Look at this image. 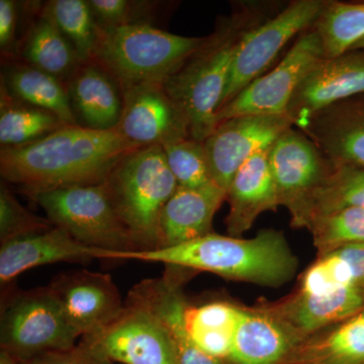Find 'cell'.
Instances as JSON below:
<instances>
[{
  "label": "cell",
  "instance_id": "6da1fadb",
  "mask_svg": "<svg viewBox=\"0 0 364 364\" xmlns=\"http://www.w3.org/2000/svg\"><path fill=\"white\" fill-rule=\"evenodd\" d=\"M141 147L144 146L131 142L117 129L65 126L28 145L1 148L0 174L26 195L100 184L117 163Z\"/></svg>",
  "mask_w": 364,
  "mask_h": 364
},
{
  "label": "cell",
  "instance_id": "7a4b0ae2",
  "mask_svg": "<svg viewBox=\"0 0 364 364\" xmlns=\"http://www.w3.org/2000/svg\"><path fill=\"white\" fill-rule=\"evenodd\" d=\"M95 258L161 262L170 267L214 273L225 279L279 287L291 282L299 262L282 232L263 230L250 239L210 233L171 247L107 252Z\"/></svg>",
  "mask_w": 364,
  "mask_h": 364
},
{
  "label": "cell",
  "instance_id": "3957f363",
  "mask_svg": "<svg viewBox=\"0 0 364 364\" xmlns=\"http://www.w3.org/2000/svg\"><path fill=\"white\" fill-rule=\"evenodd\" d=\"M257 23L248 13L225 18L200 48L164 83L188 126L189 136L203 142L217 127L215 116L226 92L239 43Z\"/></svg>",
  "mask_w": 364,
  "mask_h": 364
},
{
  "label": "cell",
  "instance_id": "277c9868",
  "mask_svg": "<svg viewBox=\"0 0 364 364\" xmlns=\"http://www.w3.org/2000/svg\"><path fill=\"white\" fill-rule=\"evenodd\" d=\"M205 40L174 35L150 23L98 26L91 62L104 69L121 91L143 85H163Z\"/></svg>",
  "mask_w": 364,
  "mask_h": 364
},
{
  "label": "cell",
  "instance_id": "5b68a950",
  "mask_svg": "<svg viewBox=\"0 0 364 364\" xmlns=\"http://www.w3.org/2000/svg\"><path fill=\"white\" fill-rule=\"evenodd\" d=\"M105 184L136 250L159 248L163 208L178 188L161 146H144L127 155Z\"/></svg>",
  "mask_w": 364,
  "mask_h": 364
},
{
  "label": "cell",
  "instance_id": "8992f818",
  "mask_svg": "<svg viewBox=\"0 0 364 364\" xmlns=\"http://www.w3.org/2000/svg\"><path fill=\"white\" fill-rule=\"evenodd\" d=\"M80 334L70 325L51 287L11 291L2 298L0 344L21 363L77 346Z\"/></svg>",
  "mask_w": 364,
  "mask_h": 364
},
{
  "label": "cell",
  "instance_id": "52a82bcc",
  "mask_svg": "<svg viewBox=\"0 0 364 364\" xmlns=\"http://www.w3.org/2000/svg\"><path fill=\"white\" fill-rule=\"evenodd\" d=\"M26 196L45 210L54 226L65 230L87 247L107 252L136 250L130 232L112 205L105 182Z\"/></svg>",
  "mask_w": 364,
  "mask_h": 364
},
{
  "label": "cell",
  "instance_id": "ba28073f",
  "mask_svg": "<svg viewBox=\"0 0 364 364\" xmlns=\"http://www.w3.org/2000/svg\"><path fill=\"white\" fill-rule=\"evenodd\" d=\"M326 4L323 0L294 1L270 20L251 28L237 48L220 109L262 76L284 46L317 21Z\"/></svg>",
  "mask_w": 364,
  "mask_h": 364
},
{
  "label": "cell",
  "instance_id": "9c48e42d",
  "mask_svg": "<svg viewBox=\"0 0 364 364\" xmlns=\"http://www.w3.org/2000/svg\"><path fill=\"white\" fill-rule=\"evenodd\" d=\"M323 58L324 49L317 31L304 33L279 65L255 79L218 111L217 126L227 119L247 114L287 116L296 88Z\"/></svg>",
  "mask_w": 364,
  "mask_h": 364
},
{
  "label": "cell",
  "instance_id": "30bf717a",
  "mask_svg": "<svg viewBox=\"0 0 364 364\" xmlns=\"http://www.w3.org/2000/svg\"><path fill=\"white\" fill-rule=\"evenodd\" d=\"M80 343L111 363L177 364L173 343L161 321L147 309L127 301L112 324L83 336Z\"/></svg>",
  "mask_w": 364,
  "mask_h": 364
},
{
  "label": "cell",
  "instance_id": "8fae6325",
  "mask_svg": "<svg viewBox=\"0 0 364 364\" xmlns=\"http://www.w3.org/2000/svg\"><path fill=\"white\" fill-rule=\"evenodd\" d=\"M293 122L289 116L247 114L227 119L203 141L213 181L228 191L232 179L249 158L272 147Z\"/></svg>",
  "mask_w": 364,
  "mask_h": 364
},
{
  "label": "cell",
  "instance_id": "7c38bea8",
  "mask_svg": "<svg viewBox=\"0 0 364 364\" xmlns=\"http://www.w3.org/2000/svg\"><path fill=\"white\" fill-rule=\"evenodd\" d=\"M49 287L81 338L102 331L124 308L119 289L109 273L71 270L55 277Z\"/></svg>",
  "mask_w": 364,
  "mask_h": 364
},
{
  "label": "cell",
  "instance_id": "4fadbf2b",
  "mask_svg": "<svg viewBox=\"0 0 364 364\" xmlns=\"http://www.w3.org/2000/svg\"><path fill=\"white\" fill-rule=\"evenodd\" d=\"M268 160L279 205L291 212L294 222L332 167L326 165L317 145L293 128L273 143Z\"/></svg>",
  "mask_w": 364,
  "mask_h": 364
},
{
  "label": "cell",
  "instance_id": "5bb4252c",
  "mask_svg": "<svg viewBox=\"0 0 364 364\" xmlns=\"http://www.w3.org/2000/svg\"><path fill=\"white\" fill-rule=\"evenodd\" d=\"M359 95H364V51L323 58L296 88L287 116L303 128L318 112Z\"/></svg>",
  "mask_w": 364,
  "mask_h": 364
},
{
  "label": "cell",
  "instance_id": "9a60e30c",
  "mask_svg": "<svg viewBox=\"0 0 364 364\" xmlns=\"http://www.w3.org/2000/svg\"><path fill=\"white\" fill-rule=\"evenodd\" d=\"M123 111L117 129L131 142L163 146L191 138L183 114L163 85H143L122 91Z\"/></svg>",
  "mask_w": 364,
  "mask_h": 364
},
{
  "label": "cell",
  "instance_id": "2e32d148",
  "mask_svg": "<svg viewBox=\"0 0 364 364\" xmlns=\"http://www.w3.org/2000/svg\"><path fill=\"white\" fill-rule=\"evenodd\" d=\"M95 259L91 248L75 240L62 228L53 226L39 233L1 243L0 284L6 287L33 267L57 262L86 263Z\"/></svg>",
  "mask_w": 364,
  "mask_h": 364
},
{
  "label": "cell",
  "instance_id": "e0dca14e",
  "mask_svg": "<svg viewBox=\"0 0 364 364\" xmlns=\"http://www.w3.org/2000/svg\"><path fill=\"white\" fill-rule=\"evenodd\" d=\"M269 148L255 153L236 172L227 191L230 236L240 237L251 229L262 213L279 205L277 186L269 167Z\"/></svg>",
  "mask_w": 364,
  "mask_h": 364
},
{
  "label": "cell",
  "instance_id": "ac0fdd59",
  "mask_svg": "<svg viewBox=\"0 0 364 364\" xmlns=\"http://www.w3.org/2000/svg\"><path fill=\"white\" fill-rule=\"evenodd\" d=\"M364 310V289L346 287L334 293L311 296L299 293L267 309L286 326L299 343L321 329L344 322Z\"/></svg>",
  "mask_w": 364,
  "mask_h": 364
},
{
  "label": "cell",
  "instance_id": "d6986e66",
  "mask_svg": "<svg viewBox=\"0 0 364 364\" xmlns=\"http://www.w3.org/2000/svg\"><path fill=\"white\" fill-rule=\"evenodd\" d=\"M225 200L227 191L215 183L200 188L178 186L163 208L159 248L179 245L213 233V220Z\"/></svg>",
  "mask_w": 364,
  "mask_h": 364
},
{
  "label": "cell",
  "instance_id": "ffe728a7",
  "mask_svg": "<svg viewBox=\"0 0 364 364\" xmlns=\"http://www.w3.org/2000/svg\"><path fill=\"white\" fill-rule=\"evenodd\" d=\"M333 165L364 168V100L339 102L318 112L303 127ZM315 143V144H316Z\"/></svg>",
  "mask_w": 364,
  "mask_h": 364
},
{
  "label": "cell",
  "instance_id": "44dd1931",
  "mask_svg": "<svg viewBox=\"0 0 364 364\" xmlns=\"http://www.w3.org/2000/svg\"><path fill=\"white\" fill-rule=\"evenodd\" d=\"M181 282L170 277L145 280L136 287L134 301L156 316L169 333L176 350L177 364H222L221 360L200 350L189 338L184 324L188 305Z\"/></svg>",
  "mask_w": 364,
  "mask_h": 364
},
{
  "label": "cell",
  "instance_id": "7402d4cb",
  "mask_svg": "<svg viewBox=\"0 0 364 364\" xmlns=\"http://www.w3.org/2000/svg\"><path fill=\"white\" fill-rule=\"evenodd\" d=\"M66 87L81 126L100 131L117 129L123 97L119 86L104 69L92 62L81 64L67 80Z\"/></svg>",
  "mask_w": 364,
  "mask_h": 364
},
{
  "label": "cell",
  "instance_id": "603a6c76",
  "mask_svg": "<svg viewBox=\"0 0 364 364\" xmlns=\"http://www.w3.org/2000/svg\"><path fill=\"white\" fill-rule=\"evenodd\" d=\"M299 341L267 310L242 309L230 360L235 364H279Z\"/></svg>",
  "mask_w": 364,
  "mask_h": 364
},
{
  "label": "cell",
  "instance_id": "cb8c5ba5",
  "mask_svg": "<svg viewBox=\"0 0 364 364\" xmlns=\"http://www.w3.org/2000/svg\"><path fill=\"white\" fill-rule=\"evenodd\" d=\"M1 85L14 97L56 114L68 126L79 124L66 83L30 64L14 63L2 71Z\"/></svg>",
  "mask_w": 364,
  "mask_h": 364
},
{
  "label": "cell",
  "instance_id": "d4e9b609",
  "mask_svg": "<svg viewBox=\"0 0 364 364\" xmlns=\"http://www.w3.org/2000/svg\"><path fill=\"white\" fill-rule=\"evenodd\" d=\"M242 308L228 301H215L200 306L188 303L184 324L189 338L213 358H230Z\"/></svg>",
  "mask_w": 364,
  "mask_h": 364
},
{
  "label": "cell",
  "instance_id": "484cf974",
  "mask_svg": "<svg viewBox=\"0 0 364 364\" xmlns=\"http://www.w3.org/2000/svg\"><path fill=\"white\" fill-rule=\"evenodd\" d=\"M21 55L26 63L65 83L81 65L73 46L43 11L28 28Z\"/></svg>",
  "mask_w": 364,
  "mask_h": 364
},
{
  "label": "cell",
  "instance_id": "4316f807",
  "mask_svg": "<svg viewBox=\"0 0 364 364\" xmlns=\"http://www.w3.org/2000/svg\"><path fill=\"white\" fill-rule=\"evenodd\" d=\"M346 287L364 289V242L320 255L304 273L299 293L321 296Z\"/></svg>",
  "mask_w": 364,
  "mask_h": 364
},
{
  "label": "cell",
  "instance_id": "83f0119b",
  "mask_svg": "<svg viewBox=\"0 0 364 364\" xmlns=\"http://www.w3.org/2000/svg\"><path fill=\"white\" fill-rule=\"evenodd\" d=\"M296 364H364V310L294 352Z\"/></svg>",
  "mask_w": 364,
  "mask_h": 364
},
{
  "label": "cell",
  "instance_id": "f1b7e54d",
  "mask_svg": "<svg viewBox=\"0 0 364 364\" xmlns=\"http://www.w3.org/2000/svg\"><path fill=\"white\" fill-rule=\"evenodd\" d=\"M68 126L56 114L14 97L0 86L1 148L21 147Z\"/></svg>",
  "mask_w": 364,
  "mask_h": 364
},
{
  "label": "cell",
  "instance_id": "f546056e",
  "mask_svg": "<svg viewBox=\"0 0 364 364\" xmlns=\"http://www.w3.org/2000/svg\"><path fill=\"white\" fill-rule=\"evenodd\" d=\"M347 208H364V168L333 165L329 174L314 191L293 224L306 227V223L316 215Z\"/></svg>",
  "mask_w": 364,
  "mask_h": 364
},
{
  "label": "cell",
  "instance_id": "4dcf8cb0",
  "mask_svg": "<svg viewBox=\"0 0 364 364\" xmlns=\"http://www.w3.org/2000/svg\"><path fill=\"white\" fill-rule=\"evenodd\" d=\"M325 58H335L349 52L364 38V2L326 4L316 21Z\"/></svg>",
  "mask_w": 364,
  "mask_h": 364
},
{
  "label": "cell",
  "instance_id": "1f68e13d",
  "mask_svg": "<svg viewBox=\"0 0 364 364\" xmlns=\"http://www.w3.org/2000/svg\"><path fill=\"white\" fill-rule=\"evenodd\" d=\"M43 11L73 46L81 64L90 63L97 46L98 26L85 0H51Z\"/></svg>",
  "mask_w": 364,
  "mask_h": 364
},
{
  "label": "cell",
  "instance_id": "d6a6232c",
  "mask_svg": "<svg viewBox=\"0 0 364 364\" xmlns=\"http://www.w3.org/2000/svg\"><path fill=\"white\" fill-rule=\"evenodd\" d=\"M320 255L364 242V208H347L318 215L306 223Z\"/></svg>",
  "mask_w": 364,
  "mask_h": 364
},
{
  "label": "cell",
  "instance_id": "836d02e7",
  "mask_svg": "<svg viewBox=\"0 0 364 364\" xmlns=\"http://www.w3.org/2000/svg\"><path fill=\"white\" fill-rule=\"evenodd\" d=\"M162 148L178 186L200 188L215 183L203 142L186 138Z\"/></svg>",
  "mask_w": 364,
  "mask_h": 364
},
{
  "label": "cell",
  "instance_id": "e575fe53",
  "mask_svg": "<svg viewBox=\"0 0 364 364\" xmlns=\"http://www.w3.org/2000/svg\"><path fill=\"white\" fill-rule=\"evenodd\" d=\"M54 225L21 205L4 182L0 184V243L39 233Z\"/></svg>",
  "mask_w": 364,
  "mask_h": 364
},
{
  "label": "cell",
  "instance_id": "d590c367",
  "mask_svg": "<svg viewBox=\"0 0 364 364\" xmlns=\"http://www.w3.org/2000/svg\"><path fill=\"white\" fill-rule=\"evenodd\" d=\"M97 25L123 26L148 23L146 18L157 2L129 0H88ZM151 25V23H150Z\"/></svg>",
  "mask_w": 364,
  "mask_h": 364
},
{
  "label": "cell",
  "instance_id": "8d00e7d4",
  "mask_svg": "<svg viewBox=\"0 0 364 364\" xmlns=\"http://www.w3.org/2000/svg\"><path fill=\"white\" fill-rule=\"evenodd\" d=\"M21 364H112V363L100 358L85 345L80 343L70 350L46 354Z\"/></svg>",
  "mask_w": 364,
  "mask_h": 364
},
{
  "label": "cell",
  "instance_id": "74e56055",
  "mask_svg": "<svg viewBox=\"0 0 364 364\" xmlns=\"http://www.w3.org/2000/svg\"><path fill=\"white\" fill-rule=\"evenodd\" d=\"M18 4L14 0H0V47L2 54L13 52L18 21Z\"/></svg>",
  "mask_w": 364,
  "mask_h": 364
},
{
  "label": "cell",
  "instance_id": "f35d334b",
  "mask_svg": "<svg viewBox=\"0 0 364 364\" xmlns=\"http://www.w3.org/2000/svg\"><path fill=\"white\" fill-rule=\"evenodd\" d=\"M0 364H21V363L11 353L1 349V351H0Z\"/></svg>",
  "mask_w": 364,
  "mask_h": 364
},
{
  "label": "cell",
  "instance_id": "ab89813d",
  "mask_svg": "<svg viewBox=\"0 0 364 364\" xmlns=\"http://www.w3.org/2000/svg\"><path fill=\"white\" fill-rule=\"evenodd\" d=\"M350 51H364V38L351 48Z\"/></svg>",
  "mask_w": 364,
  "mask_h": 364
}]
</instances>
